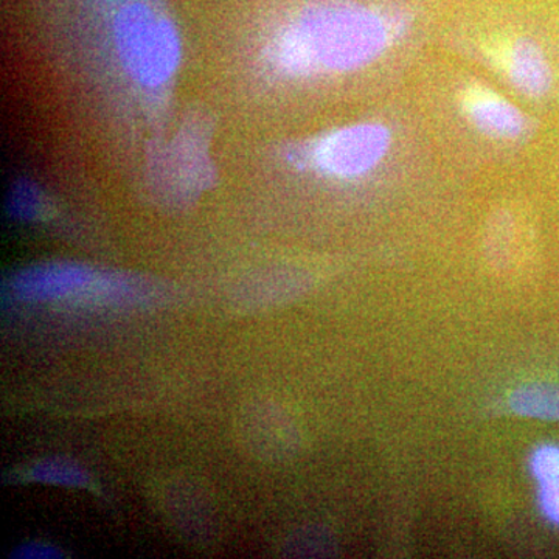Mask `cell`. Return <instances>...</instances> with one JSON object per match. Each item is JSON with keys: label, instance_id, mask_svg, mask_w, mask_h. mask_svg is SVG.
I'll use <instances>...</instances> for the list:
<instances>
[{"label": "cell", "instance_id": "obj_13", "mask_svg": "<svg viewBox=\"0 0 559 559\" xmlns=\"http://www.w3.org/2000/svg\"><path fill=\"white\" fill-rule=\"evenodd\" d=\"M532 469L536 479L544 484V481H551L559 479V448L558 447H543L535 452L532 459Z\"/></svg>", "mask_w": 559, "mask_h": 559}, {"label": "cell", "instance_id": "obj_12", "mask_svg": "<svg viewBox=\"0 0 559 559\" xmlns=\"http://www.w3.org/2000/svg\"><path fill=\"white\" fill-rule=\"evenodd\" d=\"M9 209L14 218L33 221L43 212V198L31 182H20L10 194Z\"/></svg>", "mask_w": 559, "mask_h": 559}, {"label": "cell", "instance_id": "obj_15", "mask_svg": "<svg viewBox=\"0 0 559 559\" xmlns=\"http://www.w3.org/2000/svg\"><path fill=\"white\" fill-rule=\"evenodd\" d=\"M61 551L57 547H51L49 544L40 543H28L20 549L14 550L11 554V558H27V559H39V558H61Z\"/></svg>", "mask_w": 559, "mask_h": 559}, {"label": "cell", "instance_id": "obj_5", "mask_svg": "<svg viewBox=\"0 0 559 559\" xmlns=\"http://www.w3.org/2000/svg\"><path fill=\"white\" fill-rule=\"evenodd\" d=\"M459 106L471 127L489 139L516 142L530 130V121L516 105L484 84H468Z\"/></svg>", "mask_w": 559, "mask_h": 559}, {"label": "cell", "instance_id": "obj_7", "mask_svg": "<svg viewBox=\"0 0 559 559\" xmlns=\"http://www.w3.org/2000/svg\"><path fill=\"white\" fill-rule=\"evenodd\" d=\"M492 60L511 86L528 98L549 95L555 83L554 68L546 51L536 40H506L491 51Z\"/></svg>", "mask_w": 559, "mask_h": 559}, {"label": "cell", "instance_id": "obj_4", "mask_svg": "<svg viewBox=\"0 0 559 559\" xmlns=\"http://www.w3.org/2000/svg\"><path fill=\"white\" fill-rule=\"evenodd\" d=\"M393 145V134L381 121H362L331 131L308 150L310 167L337 179H358L381 167Z\"/></svg>", "mask_w": 559, "mask_h": 559}, {"label": "cell", "instance_id": "obj_1", "mask_svg": "<svg viewBox=\"0 0 559 559\" xmlns=\"http://www.w3.org/2000/svg\"><path fill=\"white\" fill-rule=\"evenodd\" d=\"M406 32L392 11L349 2L318 3L301 11L272 40V66L288 79L337 75L367 68Z\"/></svg>", "mask_w": 559, "mask_h": 559}, {"label": "cell", "instance_id": "obj_2", "mask_svg": "<svg viewBox=\"0 0 559 559\" xmlns=\"http://www.w3.org/2000/svg\"><path fill=\"white\" fill-rule=\"evenodd\" d=\"M16 299L32 304L73 301L94 305H143L156 300L157 290L131 275L98 272L76 263H47L17 272L10 280Z\"/></svg>", "mask_w": 559, "mask_h": 559}, {"label": "cell", "instance_id": "obj_9", "mask_svg": "<svg viewBox=\"0 0 559 559\" xmlns=\"http://www.w3.org/2000/svg\"><path fill=\"white\" fill-rule=\"evenodd\" d=\"M31 480L40 484L60 485V487L84 488L90 485V474L79 463L66 457L40 460L28 474Z\"/></svg>", "mask_w": 559, "mask_h": 559}, {"label": "cell", "instance_id": "obj_3", "mask_svg": "<svg viewBox=\"0 0 559 559\" xmlns=\"http://www.w3.org/2000/svg\"><path fill=\"white\" fill-rule=\"evenodd\" d=\"M116 40L124 69L140 84L160 86L178 69V33L170 22L146 7L132 5L121 11Z\"/></svg>", "mask_w": 559, "mask_h": 559}, {"label": "cell", "instance_id": "obj_6", "mask_svg": "<svg viewBox=\"0 0 559 559\" xmlns=\"http://www.w3.org/2000/svg\"><path fill=\"white\" fill-rule=\"evenodd\" d=\"M242 443L264 460H285L299 450V433L288 414L271 403H253L240 415Z\"/></svg>", "mask_w": 559, "mask_h": 559}, {"label": "cell", "instance_id": "obj_10", "mask_svg": "<svg viewBox=\"0 0 559 559\" xmlns=\"http://www.w3.org/2000/svg\"><path fill=\"white\" fill-rule=\"evenodd\" d=\"M204 498L197 491L180 487L170 499L173 514L180 528L187 530L193 535V530L205 536V528L210 527L209 510L204 506Z\"/></svg>", "mask_w": 559, "mask_h": 559}, {"label": "cell", "instance_id": "obj_11", "mask_svg": "<svg viewBox=\"0 0 559 559\" xmlns=\"http://www.w3.org/2000/svg\"><path fill=\"white\" fill-rule=\"evenodd\" d=\"M336 551V543L329 530L322 527L301 528L286 540L283 555L294 558L331 557Z\"/></svg>", "mask_w": 559, "mask_h": 559}, {"label": "cell", "instance_id": "obj_14", "mask_svg": "<svg viewBox=\"0 0 559 559\" xmlns=\"http://www.w3.org/2000/svg\"><path fill=\"white\" fill-rule=\"evenodd\" d=\"M539 498L544 514L559 525V479L540 484Z\"/></svg>", "mask_w": 559, "mask_h": 559}, {"label": "cell", "instance_id": "obj_8", "mask_svg": "<svg viewBox=\"0 0 559 559\" xmlns=\"http://www.w3.org/2000/svg\"><path fill=\"white\" fill-rule=\"evenodd\" d=\"M510 407L522 417L559 421V384L522 385L510 396Z\"/></svg>", "mask_w": 559, "mask_h": 559}]
</instances>
